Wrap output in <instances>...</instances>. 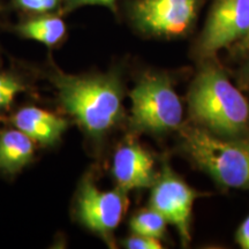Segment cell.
Here are the masks:
<instances>
[{
    "mask_svg": "<svg viewBox=\"0 0 249 249\" xmlns=\"http://www.w3.org/2000/svg\"><path fill=\"white\" fill-rule=\"evenodd\" d=\"M18 129L27 134L33 141L43 145H53L60 141L67 128L64 118L38 107H23L13 117Z\"/></svg>",
    "mask_w": 249,
    "mask_h": 249,
    "instance_id": "obj_10",
    "label": "cell"
},
{
    "mask_svg": "<svg viewBox=\"0 0 249 249\" xmlns=\"http://www.w3.org/2000/svg\"><path fill=\"white\" fill-rule=\"evenodd\" d=\"M130 124L138 132L166 133L181 124L182 104L166 76L144 75L130 91Z\"/></svg>",
    "mask_w": 249,
    "mask_h": 249,
    "instance_id": "obj_4",
    "label": "cell"
},
{
    "mask_svg": "<svg viewBox=\"0 0 249 249\" xmlns=\"http://www.w3.org/2000/svg\"><path fill=\"white\" fill-rule=\"evenodd\" d=\"M166 219L154 209L143 210L130 219V230L134 234L161 239L166 230Z\"/></svg>",
    "mask_w": 249,
    "mask_h": 249,
    "instance_id": "obj_13",
    "label": "cell"
},
{
    "mask_svg": "<svg viewBox=\"0 0 249 249\" xmlns=\"http://www.w3.org/2000/svg\"><path fill=\"white\" fill-rule=\"evenodd\" d=\"M34 141L20 129L0 134V172L15 174L33 160Z\"/></svg>",
    "mask_w": 249,
    "mask_h": 249,
    "instance_id": "obj_11",
    "label": "cell"
},
{
    "mask_svg": "<svg viewBox=\"0 0 249 249\" xmlns=\"http://www.w3.org/2000/svg\"><path fill=\"white\" fill-rule=\"evenodd\" d=\"M236 241L244 249H249V216L239 227L236 232Z\"/></svg>",
    "mask_w": 249,
    "mask_h": 249,
    "instance_id": "obj_18",
    "label": "cell"
},
{
    "mask_svg": "<svg viewBox=\"0 0 249 249\" xmlns=\"http://www.w3.org/2000/svg\"><path fill=\"white\" fill-rule=\"evenodd\" d=\"M249 34V0H217L201 40V51L213 54Z\"/></svg>",
    "mask_w": 249,
    "mask_h": 249,
    "instance_id": "obj_7",
    "label": "cell"
},
{
    "mask_svg": "<svg viewBox=\"0 0 249 249\" xmlns=\"http://www.w3.org/2000/svg\"><path fill=\"white\" fill-rule=\"evenodd\" d=\"M155 160L148 150L138 143L121 145L113 157V173L117 186L124 192L152 187L157 176Z\"/></svg>",
    "mask_w": 249,
    "mask_h": 249,
    "instance_id": "obj_9",
    "label": "cell"
},
{
    "mask_svg": "<svg viewBox=\"0 0 249 249\" xmlns=\"http://www.w3.org/2000/svg\"><path fill=\"white\" fill-rule=\"evenodd\" d=\"M189 157L218 183L249 189V139L224 140L197 127L182 130Z\"/></svg>",
    "mask_w": 249,
    "mask_h": 249,
    "instance_id": "obj_3",
    "label": "cell"
},
{
    "mask_svg": "<svg viewBox=\"0 0 249 249\" xmlns=\"http://www.w3.org/2000/svg\"><path fill=\"white\" fill-rule=\"evenodd\" d=\"M62 107L91 138H101L123 117V89L117 76H51Z\"/></svg>",
    "mask_w": 249,
    "mask_h": 249,
    "instance_id": "obj_1",
    "label": "cell"
},
{
    "mask_svg": "<svg viewBox=\"0 0 249 249\" xmlns=\"http://www.w3.org/2000/svg\"><path fill=\"white\" fill-rule=\"evenodd\" d=\"M124 246L129 249H160L161 246L160 239L151 238L147 235L134 234L124 241Z\"/></svg>",
    "mask_w": 249,
    "mask_h": 249,
    "instance_id": "obj_15",
    "label": "cell"
},
{
    "mask_svg": "<svg viewBox=\"0 0 249 249\" xmlns=\"http://www.w3.org/2000/svg\"><path fill=\"white\" fill-rule=\"evenodd\" d=\"M188 104L193 119L223 138H238L249 127V103L216 67H205L198 74Z\"/></svg>",
    "mask_w": 249,
    "mask_h": 249,
    "instance_id": "obj_2",
    "label": "cell"
},
{
    "mask_svg": "<svg viewBox=\"0 0 249 249\" xmlns=\"http://www.w3.org/2000/svg\"><path fill=\"white\" fill-rule=\"evenodd\" d=\"M116 1L117 0H64L65 12L74 11V9L88 5H99L114 9L116 8Z\"/></svg>",
    "mask_w": 249,
    "mask_h": 249,
    "instance_id": "obj_17",
    "label": "cell"
},
{
    "mask_svg": "<svg viewBox=\"0 0 249 249\" xmlns=\"http://www.w3.org/2000/svg\"><path fill=\"white\" fill-rule=\"evenodd\" d=\"M127 207V192L117 187L103 192L91 179L81 183L76 202V214L83 226L107 240L123 219Z\"/></svg>",
    "mask_w": 249,
    "mask_h": 249,
    "instance_id": "obj_5",
    "label": "cell"
},
{
    "mask_svg": "<svg viewBox=\"0 0 249 249\" xmlns=\"http://www.w3.org/2000/svg\"><path fill=\"white\" fill-rule=\"evenodd\" d=\"M26 86L15 76L0 74V110H5L12 105L18 92L24 91Z\"/></svg>",
    "mask_w": 249,
    "mask_h": 249,
    "instance_id": "obj_14",
    "label": "cell"
},
{
    "mask_svg": "<svg viewBox=\"0 0 249 249\" xmlns=\"http://www.w3.org/2000/svg\"><path fill=\"white\" fill-rule=\"evenodd\" d=\"M61 0H17L18 5L26 11L46 13L59 5Z\"/></svg>",
    "mask_w": 249,
    "mask_h": 249,
    "instance_id": "obj_16",
    "label": "cell"
},
{
    "mask_svg": "<svg viewBox=\"0 0 249 249\" xmlns=\"http://www.w3.org/2000/svg\"><path fill=\"white\" fill-rule=\"evenodd\" d=\"M248 73H249V68H248Z\"/></svg>",
    "mask_w": 249,
    "mask_h": 249,
    "instance_id": "obj_20",
    "label": "cell"
},
{
    "mask_svg": "<svg viewBox=\"0 0 249 249\" xmlns=\"http://www.w3.org/2000/svg\"><path fill=\"white\" fill-rule=\"evenodd\" d=\"M197 193L165 166L157 177L150 197V208L178 230L183 246L191 240V217Z\"/></svg>",
    "mask_w": 249,
    "mask_h": 249,
    "instance_id": "obj_6",
    "label": "cell"
},
{
    "mask_svg": "<svg viewBox=\"0 0 249 249\" xmlns=\"http://www.w3.org/2000/svg\"><path fill=\"white\" fill-rule=\"evenodd\" d=\"M18 31L27 38L37 40L48 46H53L65 36L66 26L60 18L40 17L20 24Z\"/></svg>",
    "mask_w": 249,
    "mask_h": 249,
    "instance_id": "obj_12",
    "label": "cell"
},
{
    "mask_svg": "<svg viewBox=\"0 0 249 249\" xmlns=\"http://www.w3.org/2000/svg\"><path fill=\"white\" fill-rule=\"evenodd\" d=\"M244 44L245 46H249V34L244 38Z\"/></svg>",
    "mask_w": 249,
    "mask_h": 249,
    "instance_id": "obj_19",
    "label": "cell"
},
{
    "mask_svg": "<svg viewBox=\"0 0 249 249\" xmlns=\"http://www.w3.org/2000/svg\"><path fill=\"white\" fill-rule=\"evenodd\" d=\"M198 0H139L134 18L140 28L157 35H179L195 17Z\"/></svg>",
    "mask_w": 249,
    "mask_h": 249,
    "instance_id": "obj_8",
    "label": "cell"
}]
</instances>
